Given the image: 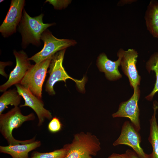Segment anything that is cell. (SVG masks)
<instances>
[{"label":"cell","instance_id":"6da1fadb","mask_svg":"<svg viewBox=\"0 0 158 158\" xmlns=\"http://www.w3.org/2000/svg\"><path fill=\"white\" fill-rule=\"evenodd\" d=\"M35 118L33 113L27 115H23L18 107H14L7 113L0 114V132L8 145L25 144L35 141V136L29 140H21L16 139L12 135L14 129L20 127L26 121L34 120Z\"/></svg>","mask_w":158,"mask_h":158},{"label":"cell","instance_id":"7a4b0ae2","mask_svg":"<svg viewBox=\"0 0 158 158\" xmlns=\"http://www.w3.org/2000/svg\"><path fill=\"white\" fill-rule=\"evenodd\" d=\"M21 20L18 26V30L22 36L21 45L25 48L30 44L36 46L41 44L42 34L53 23H44V14H41L34 17L30 16L24 8Z\"/></svg>","mask_w":158,"mask_h":158},{"label":"cell","instance_id":"3957f363","mask_svg":"<svg viewBox=\"0 0 158 158\" xmlns=\"http://www.w3.org/2000/svg\"><path fill=\"white\" fill-rule=\"evenodd\" d=\"M99 139L89 132L75 134L71 143L64 145L67 151L65 158H92L101 148Z\"/></svg>","mask_w":158,"mask_h":158},{"label":"cell","instance_id":"277c9868","mask_svg":"<svg viewBox=\"0 0 158 158\" xmlns=\"http://www.w3.org/2000/svg\"><path fill=\"white\" fill-rule=\"evenodd\" d=\"M66 49L60 51L53 56L49 66L48 73L49 77L45 86V90L49 95H54L55 92L54 86L57 82L63 81L71 79L74 81L79 90L81 92L85 91V85L86 81L85 77L81 80L74 79L70 76L63 66V62Z\"/></svg>","mask_w":158,"mask_h":158},{"label":"cell","instance_id":"5b68a950","mask_svg":"<svg viewBox=\"0 0 158 158\" xmlns=\"http://www.w3.org/2000/svg\"><path fill=\"white\" fill-rule=\"evenodd\" d=\"M53 56L32 65L20 83L40 99L42 86Z\"/></svg>","mask_w":158,"mask_h":158},{"label":"cell","instance_id":"8992f818","mask_svg":"<svg viewBox=\"0 0 158 158\" xmlns=\"http://www.w3.org/2000/svg\"><path fill=\"white\" fill-rule=\"evenodd\" d=\"M41 40L44 43L42 50L32 57L29 58L35 63L54 55L56 53L68 47L75 45L77 42L73 40L58 39L52 34L47 29L42 35Z\"/></svg>","mask_w":158,"mask_h":158},{"label":"cell","instance_id":"52a82bcc","mask_svg":"<svg viewBox=\"0 0 158 158\" xmlns=\"http://www.w3.org/2000/svg\"><path fill=\"white\" fill-rule=\"evenodd\" d=\"M138 132L131 122L125 121L119 136L114 142L113 145H128L131 147L140 158H149V154L145 153L140 146L141 139Z\"/></svg>","mask_w":158,"mask_h":158},{"label":"cell","instance_id":"ba28073f","mask_svg":"<svg viewBox=\"0 0 158 158\" xmlns=\"http://www.w3.org/2000/svg\"><path fill=\"white\" fill-rule=\"evenodd\" d=\"M24 0H12L10 7L3 22L0 26V32L4 37L16 32L22 18Z\"/></svg>","mask_w":158,"mask_h":158},{"label":"cell","instance_id":"9c48e42d","mask_svg":"<svg viewBox=\"0 0 158 158\" xmlns=\"http://www.w3.org/2000/svg\"><path fill=\"white\" fill-rule=\"evenodd\" d=\"M19 95L25 101L24 104L20 107L28 106L32 108L36 114L38 118V126H42L45 119L51 120L52 116L49 111L44 107V103L40 99L33 94L30 91L25 88L20 84L15 85Z\"/></svg>","mask_w":158,"mask_h":158},{"label":"cell","instance_id":"30bf717a","mask_svg":"<svg viewBox=\"0 0 158 158\" xmlns=\"http://www.w3.org/2000/svg\"><path fill=\"white\" fill-rule=\"evenodd\" d=\"M16 65L9 75L8 80L0 86L1 92H4L12 85L20 83L27 72L31 67L26 53L23 50L13 51Z\"/></svg>","mask_w":158,"mask_h":158},{"label":"cell","instance_id":"8fae6325","mask_svg":"<svg viewBox=\"0 0 158 158\" xmlns=\"http://www.w3.org/2000/svg\"><path fill=\"white\" fill-rule=\"evenodd\" d=\"M139 87L134 91L131 97L127 101L120 104L117 111L112 114L113 118L127 117L139 131L141 129L139 118V109L138 102L140 97Z\"/></svg>","mask_w":158,"mask_h":158},{"label":"cell","instance_id":"7c38bea8","mask_svg":"<svg viewBox=\"0 0 158 158\" xmlns=\"http://www.w3.org/2000/svg\"><path fill=\"white\" fill-rule=\"evenodd\" d=\"M138 54L133 49H123L121 65L123 73L128 77L130 85L135 90L140 85V77L137 70L136 64Z\"/></svg>","mask_w":158,"mask_h":158},{"label":"cell","instance_id":"4fadbf2b","mask_svg":"<svg viewBox=\"0 0 158 158\" xmlns=\"http://www.w3.org/2000/svg\"><path fill=\"white\" fill-rule=\"evenodd\" d=\"M123 49H121L117 53L118 59L114 61L109 59L104 53L101 54L98 58L97 66L99 70L104 73L107 78L114 80L121 78L122 75L118 69L121 65Z\"/></svg>","mask_w":158,"mask_h":158},{"label":"cell","instance_id":"5bb4252c","mask_svg":"<svg viewBox=\"0 0 158 158\" xmlns=\"http://www.w3.org/2000/svg\"><path fill=\"white\" fill-rule=\"evenodd\" d=\"M40 141H35L25 144H18L7 146H0V152L10 155L12 158H30L28 153L39 147Z\"/></svg>","mask_w":158,"mask_h":158},{"label":"cell","instance_id":"9a60e30c","mask_svg":"<svg viewBox=\"0 0 158 158\" xmlns=\"http://www.w3.org/2000/svg\"><path fill=\"white\" fill-rule=\"evenodd\" d=\"M145 19L147 30L155 38H158V1L151 0L145 12Z\"/></svg>","mask_w":158,"mask_h":158},{"label":"cell","instance_id":"2e32d148","mask_svg":"<svg viewBox=\"0 0 158 158\" xmlns=\"http://www.w3.org/2000/svg\"><path fill=\"white\" fill-rule=\"evenodd\" d=\"M154 113L150 120V133L148 140L152 148V153L149 154V158H158V125L156 118L157 110L158 109V104L154 102Z\"/></svg>","mask_w":158,"mask_h":158},{"label":"cell","instance_id":"e0dca14e","mask_svg":"<svg viewBox=\"0 0 158 158\" xmlns=\"http://www.w3.org/2000/svg\"><path fill=\"white\" fill-rule=\"evenodd\" d=\"M21 96L15 89L4 92L0 97V114L8 107V106L18 107L20 104Z\"/></svg>","mask_w":158,"mask_h":158},{"label":"cell","instance_id":"ac0fdd59","mask_svg":"<svg viewBox=\"0 0 158 158\" xmlns=\"http://www.w3.org/2000/svg\"><path fill=\"white\" fill-rule=\"evenodd\" d=\"M147 70L154 71L155 73L156 80L154 87L151 92L146 98L149 100H151L154 95L158 92V53H155L152 54L146 63Z\"/></svg>","mask_w":158,"mask_h":158},{"label":"cell","instance_id":"d6986e66","mask_svg":"<svg viewBox=\"0 0 158 158\" xmlns=\"http://www.w3.org/2000/svg\"><path fill=\"white\" fill-rule=\"evenodd\" d=\"M67 154L66 149L63 147L50 152H40L35 151L32 153L30 158H65Z\"/></svg>","mask_w":158,"mask_h":158},{"label":"cell","instance_id":"ffe728a7","mask_svg":"<svg viewBox=\"0 0 158 158\" xmlns=\"http://www.w3.org/2000/svg\"><path fill=\"white\" fill-rule=\"evenodd\" d=\"M61 127L62 124L60 120L56 117L52 118L48 126L49 131L52 133H55L59 131Z\"/></svg>","mask_w":158,"mask_h":158},{"label":"cell","instance_id":"44dd1931","mask_svg":"<svg viewBox=\"0 0 158 158\" xmlns=\"http://www.w3.org/2000/svg\"><path fill=\"white\" fill-rule=\"evenodd\" d=\"M48 2L52 5L55 9H61L66 8L71 2L69 0H47L45 2Z\"/></svg>","mask_w":158,"mask_h":158},{"label":"cell","instance_id":"7402d4cb","mask_svg":"<svg viewBox=\"0 0 158 158\" xmlns=\"http://www.w3.org/2000/svg\"><path fill=\"white\" fill-rule=\"evenodd\" d=\"M11 62L10 61L8 62H0V74L5 77L6 78L7 77V75L5 72L4 69L5 67L7 66L11 65Z\"/></svg>","mask_w":158,"mask_h":158},{"label":"cell","instance_id":"603a6c76","mask_svg":"<svg viewBox=\"0 0 158 158\" xmlns=\"http://www.w3.org/2000/svg\"><path fill=\"white\" fill-rule=\"evenodd\" d=\"M125 153L128 158H140L134 151L130 150H127Z\"/></svg>","mask_w":158,"mask_h":158},{"label":"cell","instance_id":"cb8c5ba5","mask_svg":"<svg viewBox=\"0 0 158 158\" xmlns=\"http://www.w3.org/2000/svg\"><path fill=\"white\" fill-rule=\"evenodd\" d=\"M107 158H128L126 153L122 154L113 153Z\"/></svg>","mask_w":158,"mask_h":158},{"label":"cell","instance_id":"d4e9b609","mask_svg":"<svg viewBox=\"0 0 158 158\" xmlns=\"http://www.w3.org/2000/svg\"><path fill=\"white\" fill-rule=\"evenodd\" d=\"M4 1V0H0V3H1L3 1Z\"/></svg>","mask_w":158,"mask_h":158}]
</instances>
